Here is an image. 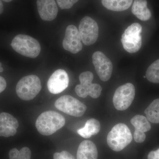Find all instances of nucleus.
I'll list each match as a JSON object with an SVG mask.
<instances>
[{
	"instance_id": "nucleus-24",
	"label": "nucleus",
	"mask_w": 159,
	"mask_h": 159,
	"mask_svg": "<svg viewBox=\"0 0 159 159\" xmlns=\"http://www.w3.org/2000/svg\"><path fill=\"white\" fill-rule=\"evenodd\" d=\"M54 159H75L71 154L66 151L61 152H55L54 154Z\"/></svg>"
},
{
	"instance_id": "nucleus-22",
	"label": "nucleus",
	"mask_w": 159,
	"mask_h": 159,
	"mask_svg": "<svg viewBox=\"0 0 159 159\" xmlns=\"http://www.w3.org/2000/svg\"><path fill=\"white\" fill-rule=\"evenodd\" d=\"M10 159H31V151L28 147H24L20 151L13 148L9 152Z\"/></svg>"
},
{
	"instance_id": "nucleus-7",
	"label": "nucleus",
	"mask_w": 159,
	"mask_h": 159,
	"mask_svg": "<svg viewBox=\"0 0 159 159\" xmlns=\"http://www.w3.org/2000/svg\"><path fill=\"white\" fill-rule=\"evenodd\" d=\"M57 109L72 116H82L85 113L87 107L78 99L70 95L61 96L55 101Z\"/></svg>"
},
{
	"instance_id": "nucleus-19",
	"label": "nucleus",
	"mask_w": 159,
	"mask_h": 159,
	"mask_svg": "<svg viewBox=\"0 0 159 159\" xmlns=\"http://www.w3.org/2000/svg\"><path fill=\"white\" fill-rule=\"evenodd\" d=\"M130 122L135 129V131L145 133L151 129V126L146 117L136 115L132 118Z\"/></svg>"
},
{
	"instance_id": "nucleus-10",
	"label": "nucleus",
	"mask_w": 159,
	"mask_h": 159,
	"mask_svg": "<svg viewBox=\"0 0 159 159\" xmlns=\"http://www.w3.org/2000/svg\"><path fill=\"white\" fill-rule=\"evenodd\" d=\"M95 70L99 78L103 81L110 79L113 71V65L110 60L101 51H96L92 56Z\"/></svg>"
},
{
	"instance_id": "nucleus-12",
	"label": "nucleus",
	"mask_w": 159,
	"mask_h": 159,
	"mask_svg": "<svg viewBox=\"0 0 159 159\" xmlns=\"http://www.w3.org/2000/svg\"><path fill=\"white\" fill-rule=\"evenodd\" d=\"M69 77L64 70L58 69L54 71L48 80V88L49 92L54 94H59L68 86Z\"/></svg>"
},
{
	"instance_id": "nucleus-27",
	"label": "nucleus",
	"mask_w": 159,
	"mask_h": 159,
	"mask_svg": "<svg viewBox=\"0 0 159 159\" xmlns=\"http://www.w3.org/2000/svg\"><path fill=\"white\" fill-rule=\"evenodd\" d=\"M6 80L4 79V77L0 76V93L5 90L6 89Z\"/></svg>"
},
{
	"instance_id": "nucleus-6",
	"label": "nucleus",
	"mask_w": 159,
	"mask_h": 159,
	"mask_svg": "<svg viewBox=\"0 0 159 159\" xmlns=\"http://www.w3.org/2000/svg\"><path fill=\"white\" fill-rule=\"evenodd\" d=\"M93 77V74L90 71H85L80 75V84L76 86L75 88L78 97L85 98L89 96L94 99L100 97L102 87L99 84L92 83Z\"/></svg>"
},
{
	"instance_id": "nucleus-17",
	"label": "nucleus",
	"mask_w": 159,
	"mask_h": 159,
	"mask_svg": "<svg viewBox=\"0 0 159 159\" xmlns=\"http://www.w3.org/2000/svg\"><path fill=\"white\" fill-rule=\"evenodd\" d=\"M100 127V122L98 120L95 119H91L87 121L83 128L77 130V133L83 138L89 139L92 136L99 133Z\"/></svg>"
},
{
	"instance_id": "nucleus-26",
	"label": "nucleus",
	"mask_w": 159,
	"mask_h": 159,
	"mask_svg": "<svg viewBox=\"0 0 159 159\" xmlns=\"http://www.w3.org/2000/svg\"><path fill=\"white\" fill-rule=\"evenodd\" d=\"M148 159H159V148L156 151H152L148 153Z\"/></svg>"
},
{
	"instance_id": "nucleus-2",
	"label": "nucleus",
	"mask_w": 159,
	"mask_h": 159,
	"mask_svg": "<svg viewBox=\"0 0 159 159\" xmlns=\"http://www.w3.org/2000/svg\"><path fill=\"white\" fill-rule=\"evenodd\" d=\"M132 139V135L128 126L123 123H119L109 133L107 143L112 150L119 152L129 145Z\"/></svg>"
},
{
	"instance_id": "nucleus-20",
	"label": "nucleus",
	"mask_w": 159,
	"mask_h": 159,
	"mask_svg": "<svg viewBox=\"0 0 159 159\" xmlns=\"http://www.w3.org/2000/svg\"><path fill=\"white\" fill-rule=\"evenodd\" d=\"M145 113L148 121L159 123V99H155L145 110Z\"/></svg>"
},
{
	"instance_id": "nucleus-14",
	"label": "nucleus",
	"mask_w": 159,
	"mask_h": 159,
	"mask_svg": "<svg viewBox=\"0 0 159 159\" xmlns=\"http://www.w3.org/2000/svg\"><path fill=\"white\" fill-rule=\"evenodd\" d=\"M37 6L39 14L43 20L51 21L57 17L58 8L55 0H37Z\"/></svg>"
},
{
	"instance_id": "nucleus-21",
	"label": "nucleus",
	"mask_w": 159,
	"mask_h": 159,
	"mask_svg": "<svg viewBox=\"0 0 159 159\" xmlns=\"http://www.w3.org/2000/svg\"><path fill=\"white\" fill-rule=\"evenodd\" d=\"M146 77L151 82L159 83V59L148 67L146 72Z\"/></svg>"
},
{
	"instance_id": "nucleus-23",
	"label": "nucleus",
	"mask_w": 159,
	"mask_h": 159,
	"mask_svg": "<svg viewBox=\"0 0 159 159\" xmlns=\"http://www.w3.org/2000/svg\"><path fill=\"white\" fill-rule=\"evenodd\" d=\"M57 5L61 9H70L79 0H56Z\"/></svg>"
},
{
	"instance_id": "nucleus-11",
	"label": "nucleus",
	"mask_w": 159,
	"mask_h": 159,
	"mask_svg": "<svg viewBox=\"0 0 159 159\" xmlns=\"http://www.w3.org/2000/svg\"><path fill=\"white\" fill-rule=\"evenodd\" d=\"M81 37L77 27L70 25L66 30L65 35L63 40L64 49L72 54H77L82 50Z\"/></svg>"
},
{
	"instance_id": "nucleus-4",
	"label": "nucleus",
	"mask_w": 159,
	"mask_h": 159,
	"mask_svg": "<svg viewBox=\"0 0 159 159\" xmlns=\"http://www.w3.org/2000/svg\"><path fill=\"white\" fill-rule=\"evenodd\" d=\"M42 89L41 83L36 75H30L21 78L16 85V93L20 99L29 101L34 99Z\"/></svg>"
},
{
	"instance_id": "nucleus-13",
	"label": "nucleus",
	"mask_w": 159,
	"mask_h": 159,
	"mask_svg": "<svg viewBox=\"0 0 159 159\" xmlns=\"http://www.w3.org/2000/svg\"><path fill=\"white\" fill-rule=\"evenodd\" d=\"M19 122L17 119L8 113L0 114V136H13L17 132Z\"/></svg>"
},
{
	"instance_id": "nucleus-15",
	"label": "nucleus",
	"mask_w": 159,
	"mask_h": 159,
	"mask_svg": "<svg viewBox=\"0 0 159 159\" xmlns=\"http://www.w3.org/2000/svg\"><path fill=\"white\" fill-rule=\"evenodd\" d=\"M98 150L92 141L85 140L80 144L77 152V159H98Z\"/></svg>"
},
{
	"instance_id": "nucleus-16",
	"label": "nucleus",
	"mask_w": 159,
	"mask_h": 159,
	"mask_svg": "<svg viewBox=\"0 0 159 159\" xmlns=\"http://www.w3.org/2000/svg\"><path fill=\"white\" fill-rule=\"evenodd\" d=\"M132 12L142 21L148 20L152 16L151 12L147 7V0H134Z\"/></svg>"
},
{
	"instance_id": "nucleus-18",
	"label": "nucleus",
	"mask_w": 159,
	"mask_h": 159,
	"mask_svg": "<svg viewBox=\"0 0 159 159\" xmlns=\"http://www.w3.org/2000/svg\"><path fill=\"white\" fill-rule=\"evenodd\" d=\"M133 0H102V6L108 10L121 11L128 9Z\"/></svg>"
},
{
	"instance_id": "nucleus-3",
	"label": "nucleus",
	"mask_w": 159,
	"mask_h": 159,
	"mask_svg": "<svg viewBox=\"0 0 159 159\" xmlns=\"http://www.w3.org/2000/svg\"><path fill=\"white\" fill-rule=\"evenodd\" d=\"M11 46L19 54L32 58L38 57L41 49L37 40L26 34L16 35L12 39Z\"/></svg>"
},
{
	"instance_id": "nucleus-25",
	"label": "nucleus",
	"mask_w": 159,
	"mask_h": 159,
	"mask_svg": "<svg viewBox=\"0 0 159 159\" xmlns=\"http://www.w3.org/2000/svg\"><path fill=\"white\" fill-rule=\"evenodd\" d=\"M134 137L135 141L137 143H142L145 141L146 139V135L145 133L137 132L135 131L134 132Z\"/></svg>"
},
{
	"instance_id": "nucleus-30",
	"label": "nucleus",
	"mask_w": 159,
	"mask_h": 159,
	"mask_svg": "<svg viewBox=\"0 0 159 159\" xmlns=\"http://www.w3.org/2000/svg\"><path fill=\"white\" fill-rule=\"evenodd\" d=\"M4 2H11L12 0H3Z\"/></svg>"
},
{
	"instance_id": "nucleus-5",
	"label": "nucleus",
	"mask_w": 159,
	"mask_h": 159,
	"mask_svg": "<svg viewBox=\"0 0 159 159\" xmlns=\"http://www.w3.org/2000/svg\"><path fill=\"white\" fill-rule=\"evenodd\" d=\"M142 27L140 24L134 23L125 29L121 38L123 48L129 53L139 51L142 45Z\"/></svg>"
},
{
	"instance_id": "nucleus-8",
	"label": "nucleus",
	"mask_w": 159,
	"mask_h": 159,
	"mask_svg": "<svg viewBox=\"0 0 159 159\" xmlns=\"http://www.w3.org/2000/svg\"><path fill=\"white\" fill-rule=\"evenodd\" d=\"M135 94L134 86L130 83L118 87L113 97V102L116 109L120 111L127 109L134 99Z\"/></svg>"
},
{
	"instance_id": "nucleus-1",
	"label": "nucleus",
	"mask_w": 159,
	"mask_h": 159,
	"mask_svg": "<svg viewBox=\"0 0 159 159\" xmlns=\"http://www.w3.org/2000/svg\"><path fill=\"white\" fill-rule=\"evenodd\" d=\"M65 119L61 114L54 111L44 112L38 117L35 126L43 135H51L63 127Z\"/></svg>"
},
{
	"instance_id": "nucleus-28",
	"label": "nucleus",
	"mask_w": 159,
	"mask_h": 159,
	"mask_svg": "<svg viewBox=\"0 0 159 159\" xmlns=\"http://www.w3.org/2000/svg\"><path fill=\"white\" fill-rule=\"evenodd\" d=\"M3 10H4V7H3L2 2L1 0H0V14L2 13Z\"/></svg>"
},
{
	"instance_id": "nucleus-9",
	"label": "nucleus",
	"mask_w": 159,
	"mask_h": 159,
	"mask_svg": "<svg viewBox=\"0 0 159 159\" xmlns=\"http://www.w3.org/2000/svg\"><path fill=\"white\" fill-rule=\"evenodd\" d=\"M79 32L81 41L86 46L93 44L99 36V27L97 22L89 16H85L80 23Z\"/></svg>"
},
{
	"instance_id": "nucleus-29",
	"label": "nucleus",
	"mask_w": 159,
	"mask_h": 159,
	"mask_svg": "<svg viewBox=\"0 0 159 159\" xmlns=\"http://www.w3.org/2000/svg\"><path fill=\"white\" fill-rule=\"evenodd\" d=\"M3 71V68L2 67V64L1 62H0V72H2Z\"/></svg>"
}]
</instances>
